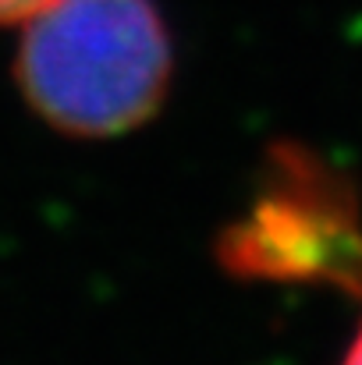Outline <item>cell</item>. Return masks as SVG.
<instances>
[{
	"mask_svg": "<svg viewBox=\"0 0 362 365\" xmlns=\"http://www.w3.org/2000/svg\"><path fill=\"white\" fill-rule=\"evenodd\" d=\"M14 75L57 131L124 135L164 103L171 36L153 0H54L25 21Z\"/></svg>",
	"mask_w": 362,
	"mask_h": 365,
	"instance_id": "cell-1",
	"label": "cell"
},
{
	"mask_svg": "<svg viewBox=\"0 0 362 365\" xmlns=\"http://www.w3.org/2000/svg\"><path fill=\"white\" fill-rule=\"evenodd\" d=\"M331 210V199L309 202L302 195V181L291 170L288 185L277 188V195L263 199L256 213L241 227H235L224 252L231 255L235 269L245 273H327L323 255L313 248L323 245L348 273V259L362 262V235L352 227L348 217H334L320 227V217Z\"/></svg>",
	"mask_w": 362,
	"mask_h": 365,
	"instance_id": "cell-2",
	"label": "cell"
},
{
	"mask_svg": "<svg viewBox=\"0 0 362 365\" xmlns=\"http://www.w3.org/2000/svg\"><path fill=\"white\" fill-rule=\"evenodd\" d=\"M46 4H54V0H0V25H25Z\"/></svg>",
	"mask_w": 362,
	"mask_h": 365,
	"instance_id": "cell-3",
	"label": "cell"
},
{
	"mask_svg": "<svg viewBox=\"0 0 362 365\" xmlns=\"http://www.w3.org/2000/svg\"><path fill=\"white\" fill-rule=\"evenodd\" d=\"M345 365H362V330L356 337V344H352V351H348V359H345Z\"/></svg>",
	"mask_w": 362,
	"mask_h": 365,
	"instance_id": "cell-4",
	"label": "cell"
}]
</instances>
